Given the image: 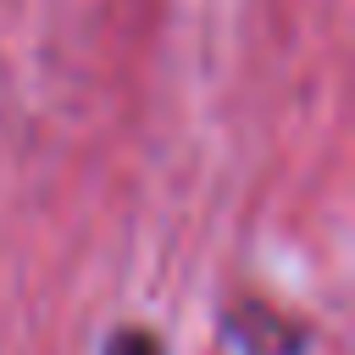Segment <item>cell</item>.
Returning <instances> with one entry per match:
<instances>
[{
	"mask_svg": "<svg viewBox=\"0 0 355 355\" xmlns=\"http://www.w3.org/2000/svg\"><path fill=\"white\" fill-rule=\"evenodd\" d=\"M105 355H161V344H155L144 327H122V333L105 344Z\"/></svg>",
	"mask_w": 355,
	"mask_h": 355,
	"instance_id": "obj_1",
	"label": "cell"
}]
</instances>
